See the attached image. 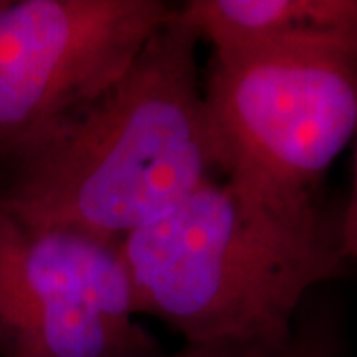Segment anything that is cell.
<instances>
[{"instance_id":"obj_7","label":"cell","mask_w":357,"mask_h":357,"mask_svg":"<svg viewBox=\"0 0 357 357\" xmlns=\"http://www.w3.org/2000/svg\"><path fill=\"white\" fill-rule=\"evenodd\" d=\"M234 357H337V342L326 324L300 316L288 344L266 351H246Z\"/></svg>"},{"instance_id":"obj_8","label":"cell","mask_w":357,"mask_h":357,"mask_svg":"<svg viewBox=\"0 0 357 357\" xmlns=\"http://www.w3.org/2000/svg\"><path fill=\"white\" fill-rule=\"evenodd\" d=\"M337 230H340L342 252L347 258V262H357V133L351 192H349V199H347V204H345L342 217L337 218Z\"/></svg>"},{"instance_id":"obj_2","label":"cell","mask_w":357,"mask_h":357,"mask_svg":"<svg viewBox=\"0 0 357 357\" xmlns=\"http://www.w3.org/2000/svg\"><path fill=\"white\" fill-rule=\"evenodd\" d=\"M121 250L139 316L234 354L288 344L307 296L349 264L321 201H280L222 175Z\"/></svg>"},{"instance_id":"obj_9","label":"cell","mask_w":357,"mask_h":357,"mask_svg":"<svg viewBox=\"0 0 357 357\" xmlns=\"http://www.w3.org/2000/svg\"><path fill=\"white\" fill-rule=\"evenodd\" d=\"M234 351H227V349H211V347H191L187 345L183 351L171 354V356H155V357H234Z\"/></svg>"},{"instance_id":"obj_1","label":"cell","mask_w":357,"mask_h":357,"mask_svg":"<svg viewBox=\"0 0 357 357\" xmlns=\"http://www.w3.org/2000/svg\"><path fill=\"white\" fill-rule=\"evenodd\" d=\"M199 42L173 8L109 88L4 163L0 203L123 243L220 177Z\"/></svg>"},{"instance_id":"obj_6","label":"cell","mask_w":357,"mask_h":357,"mask_svg":"<svg viewBox=\"0 0 357 357\" xmlns=\"http://www.w3.org/2000/svg\"><path fill=\"white\" fill-rule=\"evenodd\" d=\"M178 13L213 52L319 54L357 62V0H189Z\"/></svg>"},{"instance_id":"obj_5","label":"cell","mask_w":357,"mask_h":357,"mask_svg":"<svg viewBox=\"0 0 357 357\" xmlns=\"http://www.w3.org/2000/svg\"><path fill=\"white\" fill-rule=\"evenodd\" d=\"M173 8L163 0H0V165L109 88Z\"/></svg>"},{"instance_id":"obj_4","label":"cell","mask_w":357,"mask_h":357,"mask_svg":"<svg viewBox=\"0 0 357 357\" xmlns=\"http://www.w3.org/2000/svg\"><path fill=\"white\" fill-rule=\"evenodd\" d=\"M121 243L0 203V357H155Z\"/></svg>"},{"instance_id":"obj_3","label":"cell","mask_w":357,"mask_h":357,"mask_svg":"<svg viewBox=\"0 0 357 357\" xmlns=\"http://www.w3.org/2000/svg\"><path fill=\"white\" fill-rule=\"evenodd\" d=\"M203 93L222 177L280 201H319L326 173L356 139L354 60L213 52Z\"/></svg>"}]
</instances>
